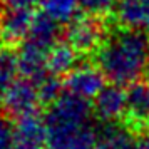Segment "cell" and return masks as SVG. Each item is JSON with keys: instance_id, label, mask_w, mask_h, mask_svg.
<instances>
[{"instance_id": "cell-9", "label": "cell", "mask_w": 149, "mask_h": 149, "mask_svg": "<svg viewBox=\"0 0 149 149\" xmlns=\"http://www.w3.org/2000/svg\"><path fill=\"white\" fill-rule=\"evenodd\" d=\"M50 50L42 49L32 42L24 40L17 49V64H19V74L32 81H39L47 70V55Z\"/></svg>"}, {"instance_id": "cell-5", "label": "cell", "mask_w": 149, "mask_h": 149, "mask_svg": "<svg viewBox=\"0 0 149 149\" xmlns=\"http://www.w3.org/2000/svg\"><path fill=\"white\" fill-rule=\"evenodd\" d=\"M94 116L99 122L114 124L126 121L127 114V89L119 84H106L102 91L92 99Z\"/></svg>"}, {"instance_id": "cell-6", "label": "cell", "mask_w": 149, "mask_h": 149, "mask_svg": "<svg viewBox=\"0 0 149 149\" xmlns=\"http://www.w3.org/2000/svg\"><path fill=\"white\" fill-rule=\"evenodd\" d=\"M106 81L107 79L97 64L82 62V64H77L64 77V89L79 97L92 101L106 86Z\"/></svg>"}, {"instance_id": "cell-11", "label": "cell", "mask_w": 149, "mask_h": 149, "mask_svg": "<svg viewBox=\"0 0 149 149\" xmlns=\"http://www.w3.org/2000/svg\"><path fill=\"white\" fill-rule=\"evenodd\" d=\"M62 25L64 24L55 20L54 17H50L47 12H44V10L42 12H35L32 27H30V32H29L25 40L32 42V44H35V45H39L42 49L50 50L57 42L61 40Z\"/></svg>"}, {"instance_id": "cell-3", "label": "cell", "mask_w": 149, "mask_h": 149, "mask_svg": "<svg viewBox=\"0 0 149 149\" xmlns=\"http://www.w3.org/2000/svg\"><path fill=\"white\" fill-rule=\"evenodd\" d=\"M106 35L107 30L102 19L87 14H77L69 24H65L64 30V39L77 50L79 55L95 54Z\"/></svg>"}, {"instance_id": "cell-18", "label": "cell", "mask_w": 149, "mask_h": 149, "mask_svg": "<svg viewBox=\"0 0 149 149\" xmlns=\"http://www.w3.org/2000/svg\"><path fill=\"white\" fill-rule=\"evenodd\" d=\"M119 0H79V8L82 14L104 19L106 15L114 12Z\"/></svg>"}, {"instance_id": "cell-8", "label": "cell", "mask_w": 149, "mask_h": 149, "mask_svg": "<svg viewBox=\"0 0 149 149\" xmlns=\"http://www.w3.org/2000/svg\"><path fill=\"white\" fill-rule=\"evenodd\" d=\"M12 149H47L45 124L39 112L15 119Z\"/></svg>"}, {"instance_id": "cell-15", "label": "cell", "mask_w": 149, "mask_h": 149, "mask_svg": "<svg viewBox=\"0 0 149 149\" xmlns=\"http://www.w3.org/2000/svg\"><path fill=\"white\" fill-rule=\"evenodd\" d=\"M17 74H19L17 50H12V47L0 49V104L3 102L10 86L17 79Z\"/></svg>"}, {"instance_id": "cell-21", "label": "cell", "mask_w": 149, "mask_h": 149, "mask_svg": "<svg viewBox=\"0 0 149 149\" xmlns=\"http://www.w3.org/2000/svg\"><path fill=\"white\" fill-rule=\"evenodd\" d=\"M134 149H149V129L139 131V134H136Z\"/></svg>"}, {"instance_id": "cell-13", "label": "cell", "mask_w": 149, "mask_h": 149, "mask_svg": "<svg viewBox=\"0 0 149 149\" xmlns=\"http://www.w3.org/2000/svg\"><path fill=\"white\" fill-rule=\"evenodd\" d=\"M134 142L136 136L129 126H121L119 122H99V137L95 149H134Z\"/></svg>"}, {"instance_id": "cell-4", "label": "cell", "mask_w": 149, "mask_h": 149, "mask_svg": "<svg viewBox=\"0 0 149 149\" xmlns=\"http://www.w3.org/2000/svg\"><path fill=\"white\" fill-rule=\"evenodd\" d=\"M2 106H3V112H7L14 119L39 112L42 101L37 82L27 77H22V75L17 77L8 89Z\"/></svg>"}, {"instance_id": "cell-16", "label": "cell", "mask_w": 149, "mask_h": 149, "mask_svg": "<svg viewBox=\"0 0 149 149\" xmlns=\"http://www.w3.org/2000/svg\"><path fill=\"white\" fill-rule=\"evenodd\" d=\"M42 10L65 25L77 15V10L81 8L79 0H42Z\"/></svg>"}, {"instance_id": "cell-22", "label": "cell", "mask_w": 149, "mask_h": 149, "mask_svg": "<svg viewBox=\"0 0 149 149\" xmlns=\"http://www.w3.org/2000/svg\"><path fill=\"white\" fill-rule=\"evenodd\" d=\"M146 87H148V94H149V77H148V81H146Z\"/></svg>"}, {"instance_id": "cell-10", "label": "cell", "mask_w": 149, "mask_h": 149, "mask_svg": "<svg viewBox=\"0 0 149 149\" xmlns=\"http://www.w3.org/2000/svg\"><path fill=\"white\" fill-rule=\"evenodd\" d=\"M126 126L137 131L149 129V94L146 82H137L127 87Z\"/></svg>"}, {"instance_id": "cell-12", "label": "cell", "mask_w": 149, "mask_h": 149, "mask_svg": "<svg viewBox=\"0 0 149 149\" xmlns=\"http://www.w3.org/2000/svg\"><path fill=\"white\" fill-rule=\"evenodd\" d=\"M114 14L121 27L149 32V0H119Z\"/></svg>"}, {"instance_id": "cell-17", "label": "cell", "mask_w": 149, "mask_h": 149, "mask_svg": "<svg viewBox=\"0 0 149 149\" xmlns=\"http://www.w3.org/2000/svg\"><path fill=\"white\" fill-rule=\"evenodd\" d=\"M35 82H37V87H39L42 106H50L65 91L64 89V81L54 74H45L42 79H39V81H35Z\"/></svg>"}, {"instance_id": "cell-1", "label": "cell", "mask_w": 149, "mask_h": 149, "mask_svg": "<svg viewBox=\"0 0 149 149\" xmlns=\"http://www.w3.org/2000/svg\"><path fill=\"white\" fill-rule=\"evenodd\" d=\"M47 149H95L99 121L92 102L64 91L44 114Z\"/></svg>"}, {"instance_id": "cell-14", "label": "cell", "mask_w": 149, "mask_h": 149, "mask_svg": "<svg viewBox=\"0 0 149 149\" xmlns=\"http://www.w3.org/2000/svg\"><path fill=\"white\" fill-rule=\"evenodd\" d=\"M79 57L81 55L77 54V50L65 39H61L54 47L50 49V52L47 55L49 74H54L57 77H61V79L65 77L79 64Z\"/></svg>"}, {"instance_id": "cell-20", "label": "cell", "mask_w": 149, "mask_h": 149, "mask_svg": "<svg viewBox=\"0 0 149 149\" xmlns=\"http://www.w3.org/2000/svg\"><path fill=\"white\" fill-rule=\"evenodd\" d=\"M2 7H12V8H35L42 5V0H0Z\"/></svg>"}, {"instance_id": "cell-7", "label": "cell", "mask_w": 149, "mask_h": 149, "mask_svg": "<svg viewBox=\"0 0 149 149\" xmlns=\"http://www.w3.org/2000/svg\"><path fill=\"white\" fill-rule=\"evenodd\" d=\"M35 10L3 7L0 10V42L5 47L20 45L27 39Z\"/></svg>"}, {"instance_id": "cell-2", "label": "cell", "mask_w": 149, "mask_h": 149, "mask_svg": "<svg viewBox=\"0 0 149 149\" xmlns=\"http://www.w3.org/2000/svg\"><path fill=\"white\" fill-rule=\"evenodd\" d=\"M95 64L112 84L129 87L149 72V32L119 27L95 50Z\"/></svg>"}, {"instance_id": "cell-19", "label": "cell", "mask_w": 149, "mask_h": 149, "mask_svg": "<svg viewBox=\"0 0 149 149\" xmlns=\"http://www.w3.org/2000/svg\"><path fill=\"white\" fill-rule=\"evenodd\" d=\"M14 122L7 112H0V149H12Z\"/></svg>"}]
</instances>
